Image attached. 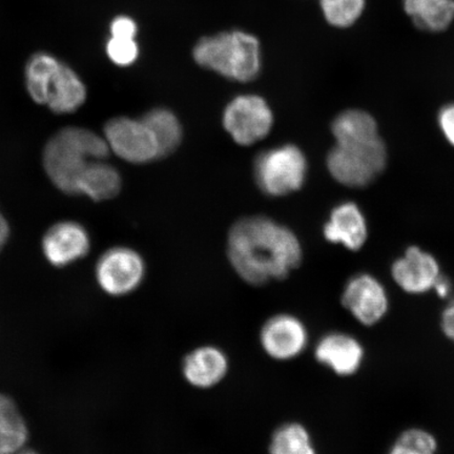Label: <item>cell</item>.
<instances>
[{
    "label": "cell",
    "instance_id": "obj_1",
    "mask_svg": "<svg viewBox=\"0 0 454 454\" xmlns=\"http://www.w3.org/2000/svg\"><path fill=\"white\" fill-rule=\"evenodd\" d=\"M302 254L297 236L263 215L237 221L227 240L231 268L253 286L286 279L302 262Z\"/></svg>",
    "mask_w": 454,
    "mask_h": 454
},
{
    "label": "cell",
    "instance_id": "obj_2",
    "mask_svg": "<svg viewBox=\"0 0 454 454\" xmlns=\"http://www.w3.org/2000/svg\"><path fill=\"white\" fill-rule=\"evenodd\" d=\"M111 154L104 136L82 127L62 128L45 144L43 166L57 190L75 196L76 185L95 161Z\"/></svg>",
    "mask_w": 454,
    "mask_h": 454
},
{
    "label": "cell",
    "instance_id": "obj_3",
    "mask_svg": "<svg viewBox=\"0 0 454 454\" xmlns=\"http://www.w3.org/2000/svg\"><path fill=\"white\" fill-rule=\"evenodd\" d=\"M25 79L31 99L57 115L75 113L87 101L88 90L82 79L52 54H33L25 67Z\"/></svg>",
    "mask_w": 454,
    "mask_h": 454
},
{
    "label": "cell",
    "instance_id": "obj_4",
    "mask_svg": "<svg viewBox=\"0 0 454 454\" xmlns=\"http://www.w3.org/2000/svg\"><path fill=\"white\" fill-rule=\"evenodd\" d=\"M192 57L204 69L238 82L254 81L262 67L258 37L241 30L220 32L199 39L192 49Z\"/></svg>",
    "mask_w": 454,
    "mask_h": 454
},
{
    "label": "cell",
    "instance_id": "obj_5",
    "mask_svg": "<svg viewBox=\"0 0 454 454\" xmlns=\"http://www.w3.org/2000/svg\"><path fill=\"white\" fill-rule=\"evenodd\" d=\"M387 151L381 138L337 145L329 152L327 168L339 184L363 187L381 174Z\"/></svg>",
    "mask_w": 454,
    "mask_h": 454
},
{
    "label": "cell",
    "instance_id": "obj_6",
    "mask_svg": "<svg viewBox=\"0 0 454 454\" xmlns=\"http://www.w3.org/2000/svg\"><path fill=\"white\" fill-rule=\"evenodd\" d=\"M308 161L298 146L283 145L260 153L254 159L255 183L264 194L281 197L303 186Z\"/></svg>",
    "mask_w": 454,
    "mask_h": 454
},
{
    "label": "cell",
    "instance_id": "obj_7",
    "mask_svg": "<svg viewBox=\"0 0 454 454\" xmlns=\"http://www.w3.org/2000/svg\"><path fill=\"white\" fill-rule=\"evenodd\" d=\"M144 258L134 249L116 247L107 249L96 264L95 277L102 292L123 297L140 287L145 278Z\"/></svg>",
    "mask_w": 454,
    "mask_h": 454
},
{
    "label": "cell",
    "instance_id": "obj_8",
    "mask_svg": "<svg viewBox=\"0 0 454 454\" xmlns=\"http://www.w3.org/2000/svg\"><path fill=\"white\" fill-rule=\"evenodd\" d=\"M104 134L111 153L124 161L145 164L161 157L157 139L142 118H112L105 124Z\"/></svg>",
    "mask_w": 454,
    "mask_h": 454
},
{
    "label": "cell",
    "instance_id": "obj_9",
    "mask_svg": "<svg viewBox=\"0 0 454 454\" xmlns=\"http://www.w3.org/2000/svg\"><path fill=\"white\" fill-rule=\"evenodd\" d=\"M223 127L236 144L247 146L270 132L274 115L268 102L258 95H240L225 107Z\"/></svg>",
    "mask_w": 454,
    "mask_h": 454
},
{
    "label": "cell",
    "instance_id": "obj_10",
    "mask_svg": "<svg viewBox=\"0 0 454 454\" xmlns=\"http://www.w3.org/2000/svg\"><path fill=\"white\" fill-rule=\"evenodd\" d=\"M263 353L277 362H289L302 356L309 345V332L299 317L280 312L269 317L260 328Z\"/></svg>",
    "mask_w": 454,
    "mask_h": 454
},
{
    "label": "cell",
    "instance_id": "obj_11",
    "mask_svg": "<svg viewBox=\"0 0 454 454\" xmlns=\"http://www.w3.org/2000/svg\"><path fill=\"white\" fill-rule=\"evenodd\" d=\"M340 303L354 319L372 327L385 319L389 311V297L383 284L369 274L356 275L346 283Z\"/></svg>",
    "mask_w": 454,
    "mask_h": 454
},
{
    "label": "cell",
    "instance_id": "obj_12",
    "mask_svg": "<svg viewBox=\"0 0 454 454\" xmlns=\"http://www.w3.org/2000/svg\"><path fill=\"white\" fill-rule=\"evenodd\" d=\"M42 249L45 260L57 269L87 257L90 237L83 225L73 220L59 221L44 232Z\"/></svg>",
    "mask_w": 454,
    "mask_h": 454
},
{
    "label": "cell",
    "instance_id": "obj_13",
    "mask_svg": "<svg viewBox=\"0 0 454 454\" xmlns=\"http://www.w3.org/2000/svg\"><path fill=\"white\" fill-rule=\"evenodd\" d=\"M315 359L336 376L353 377L365 360L364 346L353 334L331 332L322 336L314 348Z\"/></svg>",
    "mask_w": 454,
    "mask_h": 454
},
{
    "label": "cell",
    "instance_id": "obj_14",
    "mask_svg": "<svg viewBox=\"0 0 454 454\" xmlns=\"http://www.w3.org/2000/svg\"><path fill=\"white\" fill-rule=\"evenodd\" d=\"M442 276L438 261L423 249L411 247L391 266V277L403 292L424 294L434 291Z\"/></svg>",
    "mask_w": 454,
    "mask_h": 454
},
{
    "label": "cell",
    "instance_id": "obj_15",
    "mask_svg": "<svg viewBox=\"0 0 454 454\" xmlns=\"http://www.w3.org/2000/svg\"><path fill=\"white\" fill-rule=\"evenodd\" d=\"M230 372V359L219 346L206 344L192 349L181 363L185 382L197 389H212Z\"/></svg>",
    "mask_w": 454,
    "mask_h": 454
},
{
    "label": "cell",
    "instance_id": "obj_16",
    "mask_svg": "<svg viewBox=\"0 0 454 454\" xmlns=\"http://www.w3.org/2000/svg\"><path fill=\"white\" fill-rule=\"evenodd\" d=\"M367 235L364 215L353 202L339 204L325 226V237L327 241L342 244L350 251H359L364 246Z\"/></svg>",
    "mask_w": 454,
    "mask_h": 454
},
{
    "label": "cell",
    "instance_id": "obj_17",
    "mask_svg": "<svg viewBox=\"0 0 454 454\" xmlns=\"http://www.w3.org/2000/svg\"><path fill=\"white\" fill-rule=\"evenodd\" d=\"M121 187L118 170L106 160H98L79 179L75 196H87L95 202L106 201L117 197Z\"/></svg>",
    "mask_w": 454,
    "mask_h": 454
},
{
    "label": "cell",
    "instance_id": "obj_18",
    "mask_svg": "<svg viewBox=\"0 0 454 454\" xmlns=\"http://www.w3.org/2000/svg\"><path fill=\"white\" fill-rule=\"evenodd\" d=\"M403 4L419 30L442 32L454 20V0H403Z\"/></svg>",
    "mask_w": 454,
    "mask_h": 454
},
{
    "label": "cell",
    "instance_id": "obj_19",
    "mask_svg": "<svg viewBox=\"0 0 454 454\" xmlns=\"http://www.w3.org/2000/svg\"><path fill=\"white\" fill-rule=\"evenodd\" d=\"M27 427L11 397L0 395V454H16L24 450Z\"/></svg>",
    "mask_w": 454,
    "mask_h": 454
},
{
    "label": "cell",
    "instance_id": "obj_20",
    "mask_svg": "<svg viewBox=\"0 0 454 454\" xmlns=\"http://www.w3.org/2000/svg\"><path fill=\"white\" fill-rule=\"evenodd\" d=\"M332 129L337 145L380 137L376 121L363 111L350 110L340 114L334 119Z\"/></svg>",
    "mask_w": 454,
    "mask_h": 454
},
{
    "label": "cell",
    "instance_id": "obj_21",
    "mask_svg": "<svg viewBox=\"0 0 454 454\" xmlns=\"http://www.w3.org/2000/svg\"><path fill=\"white\" fill-rule=\"evenodd\" d=\"M270 454H317L310 431L299 422H286L270 436Z\"/></svg>",
    "mask_w": 454,
    "mask_h": 454
},
{
    "label": "cell",
    "instance_id": "obj_22",
    "mask_svg": "<svg viewBox=\"0 0 454 454\" xmlns=\"http://www.w3.org/2000/svg\"><path fill=\"white\" fill-rule=\"evenodd\" d=\"M142 121L154 134L159 147H160L161 157L167 156L177 149L183 140L184 133L179 119L172 111L159 107V109L147 112L142 117Z\"/></svg>",
    "mask_w": 454,
    "mask_h": 454
},
{
    "label": "cell",
    "instance_id": "obj_23",
    "mask_svg": "<svg viewBox=\"0 0 454 454\" xmlns=\"http://www.w3.org/2000/svg\"><path fill=\"white\" fill-rule=\"evenodd\" d=\"M320 5L329 25L345 28L360 19L365 9V0H320Z\"/></svg>",
    "mask_w": 454,
    "mask_h": 454
},
{
    "label": "cell",
    "instance_id": "obj_24",
    "mask_svg": "<svg viewBox=\"0 0 454 454\" xmlns=\"http://www.w3.org/2000/svg\"><path fill=\"white\" fill-rule=\"evenodd\" d=\"M106 52L114 65L127 67L138 59L140 50L136 38L111 36Z\"/></svg>",
    "mask_w": 454,
    "mask_h": 454
},
{
    "label": "cell",
    "instance_id": "obj_25",
    "mask_svg": "<svg viewBox=\"0 0 454 454\" xmlns=\"http://www.w3.org/2000/svg\"><path fill=\"white\" fill-rule=\"evenodd\" d=\"M395 442L418 454H436L439 450L435 436L423 428H408L397 436Z\"/></svg>",
    "mask_w": 454,
    "mask_h": 454
},
{
    "label": "cell",
    "instance_id": "obj_26",
    "mask_svg": "<svg viewBox=\"0 0 454 454\" xmlns=\"http://www.w3.org/2000/svg\"><path fill=\"white\" fill-rule=\"evenodd\" d=\"M110 32L111 36L136 38L138 26L132 17L121 15L112 20Z\"/></svg>",
    "mask_w": 454,
    "mask_h": 454
},
{
    "label": "cell",
    "instance_id": "obj_27",
    "mask_svg": "<svg viewBox=\"0 0 454 454\" xmlns=\"http://www.w3.org/2000/svg\"><path fill=\"white\" fill-rule=\"evenodd\" d=\"M440 327L444 337L454 344V296L448 301L441 312Z\"/></svg>",
    "mask_w": 454,
    "mask_h": 454
},
{
    "label": "cell",
    "instance_id": "obj_28",
    "mask_svg": "<svg viewBox=\"0 0 454 454\" xmlns=\"http://www.w3.org/2000/svg\"><path fill=\"white\" fill-rule=\"evenodd\" d=\"M439 122L445 137L454 146V105L447 106L440 112Z\"/></svg>",
    "mask_w": 454,
    "mask_h": 454
},
{
    "label": "cell",
    "instance_id": "obj_29",
    "mask_svg": "<svg viewBox=\"0 0 454 454\" xmlns=\"http://www.w3.org/2000/svg\"><path fill=\"white\" fill-rule=\"evenodd\" d=\"M451 283L447 279L446 277L441 276L438 282L435 283L434 291L442 299H446L450 296L451 294Z\"/></svg>",
    "mask_w": 454,
    "mask_h": 454
},
{
    "label": "cell",
    "instance_id": "obj_30",
    "mask_svg": "<svg viewBox=\"0 0 454 454\" xmlns=\"http://www.w3.org/2000/svg\"><path fill=\"white\" fill-rule=\"evenodd\" d=\"M10 238V225L7 218L0 211V253L3 252L5 244L8 243Z\"/></svg>",
    "mask_w": 454,
    "mask_h": 454
},
{
    "label": "cell",
    "instance_id": "obj_31",
    "mask_svg": "<svg viewBox=\"0 0 454 454\" xmlns=\"http://www.w3.org/2000/svg\"><path fill=\"white\" fill-rule=\"evenodd\" d=\"M387 454H418L410 448L403 446L400 442H395V444L390 447Z\"/></svg>",
    "mask_w": 454,
    "mask_h": 454
},
{
    "label": "cell",
    "instance_id": "obj_32",
    "mask_svg": "<svg viewBox=\"0 0 454 454\" xmlns=\"http://www.w3.org/2000/svg\"><path fill=\"white\" fill-rule=\"evenodd\" d=\"M16 454H37L34 451H24V450H21L20 452H17Z\"/></svg>",
    "mask_w": 454,
    "mask_h": 454
}]
</instances>
